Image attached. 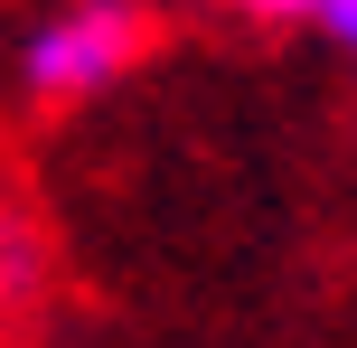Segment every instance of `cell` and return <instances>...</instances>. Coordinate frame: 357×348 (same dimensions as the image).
<instances>
[{
  "label": "cell",
  "instance_id": "obj_1",
  "mask_svg": "<svg viewBox=\"0 0 357 348\" xmlns=\"http://www.w3.org/2000/svg\"><path fill=\"white\" fill-rule=\"evenodd\" d=\"M151 56V0H56L19 38V94L29 104H94Z\"/></svg>",
  "mask_w": 357,
  "mask_h": 348
},
{
  "label": "cell",
  "instance_id": "obj_2",
  "mask_svg": "<svg viewBox=\"0 0 357 348\" xmlns=\"http://www.w3.org/2000/svg\"><path fill=\"white\" fill-rule=\"evenodd\" d=\"M207 10H226V19H339V0H207Z\"/></svg>",
  "mask_w": 357,
  "mask_h": 348
},
{
  "label": "cell",
  "instance_id": "obj_3",
  "mask_svg": "<svg viewBox=\"0 0 357 348\" xmlns=\"http://www.w3.org/2000/svg\"><path fill=\"white\" fill-rule=\"evenodd\" d=\"M329 38H339V56H348V66H357V0H348L339 19H329Z\"/></svg>",
  "mask_w": 357,
  "mask_h": 348
},
{
  "label": "cell",
  "instance_id": "obj_4",
  "mask_svg": "<svg viewBox=\"0 0 357 348\" xmlns=\"http://www.w3.org/2000/svg\"><path fill=\"white\" fill-rule=\"evenodd\" d=\"M339 10H348V0H339Z\"/></svg>",
  "mask_w": 357,
  "mask_h": 348
}]
</instances>
